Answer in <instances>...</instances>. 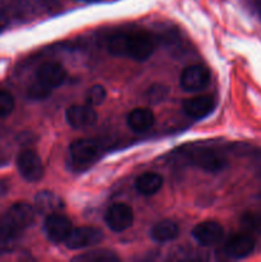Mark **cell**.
I'll list each match as a JSON object with an SVG mask.
<instances>
[{
  "label": "cell",
  "instance_id": "obj_1",
  "mask_svg": "<svg viewBox=\"0 0 261 262\" xmlns=\"http://www.w3.org/2000/svg\"><path fill=\"white\" fill-rule=\"evenodd\" d=\"M155 38L146 31L118 32L110 36L107 50L117 56H128L137 61H143L155 50Z\"/></svg>",
  "mask_w": 261,
  "mask_h": 262
},
{
  "label": "cell",
  "instance_id": "obj_14",
  "mask_svg": "<svg viewBox=\"0 0 261 262\" xmlns=\"http://www.w3.org/2000/svg\"><path fill=\"white\" fill-rule=\"evenodd\" d=\"M5 217L19 230L26 229L35 219V210L26 202H17L5 211Z\"/></svg>",
  "mask_w": 261,
  "mask_h": 262
},
{
  "label": "cell",
  "instance_id": "obj_3",
  "mask_svg": "<svg viewBox=\"0 0 261 262\" xmlns=\"http://www.w3.org/2000/svg\"><path fill=\"white\" fill-rule=\"evenodd\" d=\"M104 238V234L100 229L95 227H79L71 230L67 239L64 241L66 246L71 250H81V248L91 247L100 243Z\"/></svg>",
  "mask_w": 261,
  "mask_h": 262
},
{
  "label": "cell",
  "instance_id": "obj_16",
  "mask_svg": "<svg viewBox=\"0 0 261 262\" xmlns=\"http://www.w3.org/2000/svg\"><path fill=\"white\" fill-rule=\"evenodd\" d=\"M154 123H155V115L146 107H136L127 117V124L133 132H145L153 127Z\"/></svg>",
  "mask_w": 261,
  "mask_h": 262
},
{
  "label": "cell",
  "instance_id": "obj_21",
  "mask_svg": "<svg viewBox=\"0 0 261 262\" xmlns=\"http://www.w3.org/2000/svg\"><path fill=\"white\" fill-rule=\"evenodd\" d=\"M118 257L115 253L109 252V251H92L90 253H84V255L77 256L73 258V261H118Z\"/></svg>",
  "mask_w": 261,
  "mask_h": 262
},
{
  "label": "cell",
  "instance_id": "obj_5",
  "mask_svg": "<svg viewBox=\"0 0 261 262\" xmlns=\"http://www.w3.org/2000/svg\"><path fill=\"white\" fill-rule=\"evenodd\" d=\"M181 87L184 91L196 92L204 90L210 83V72L206 67L194 64L184 68L181 74Z\"/></svg>",
  "mask_w": 261,
  "mask_h": 262
},
{
  "label": "cell",
  "instance_id": "obj_11",
  "mask_svg": "<svg viewBox=\"0 0 261 262\" xmlns=\"http://www.w3.org/2000/svg\"><path fill=\"white\" fill-rule=\"evenodd\" d=\"M36 79L42 82L50 89H55L64 83L67 79V71L63 66L55 61H48L40 66L36 73Z\"/></svg>",
  "mask_w": 261,
  "mask_h": 262
},
{
  "label": "cell",
  "instance_id": "obj_17",
  "mask_svg": "<svg viewBox=\"0 0 261 262\" xmlns=\"http://www.w3.org/2000/svg\"><path fill=\"white\" fill-rule=\"evenodd\" d=\"M179 235V227L171 220L165 219L156 223L151 229V238L158 243H166L174 241Z\"/></svg>",
  "mask_w": 261,
  "mask_h": 262
},
{
  "label": "cell",
  "instance_id": "obj_12",
  "mask_svg": "<svg viewBox=\"0 0 261 262\" xmlns=\"http://www.w3.org/2000/svg\"><path fill=\"white\" fill-rule=\"evenodd\" d=\"M67 122L73 128H83L94 124L97 120V113L91 105H73L66 113Z\"/></svg>",
  "mask_w": 261,
  "mask_h": 262
},
{
  "label": "cell",
  "instance_id": "obj_22",
  "mask_svg": "<svg viewBox=\"0 0 261 262\" xmlns=\"http://www.w3.org/2000/svg\"><path fill=\"white\" fill-rule=\"evenodd\" d=\"M51 91H53V89H50L49 86L44 84L42 82L36 79L28 87V97L32 100H45L46 97L50 96Z\"/></svg>",
  "mask_w": 261,
  "mask_h": 262
},
{
  "label": "cell",
  "instance_id": "obj_2",
  "mask_svg": "<svg viewBox=\"0 0 261 262\" xmlns=\"http://www.w3.org/2000/svg\"><path fill=\"white\" fill-rule=\"evenodd\" d=\"M189 160L197 168L207 173H219L227 168V159L222 154L210 148H199L189 154Z\"/></svg>",
  "mask_w": 261,
  "mask_h": 262
},
{
  "label": "cell",
  "instance_id": "obj_13",
  "mask_svg": "<svg viewBox=\"0 0 261 262\" xmlns=\"http://www.w3.org/2000/svg\"><path fill=\"white\" fill-rule=\"evenodd\" d=\"M215 109V99L210 95L191 97L183 101V110L189 118L201 119Z\"/></svg>",
  "mask_w": 261,
  "mask_h": 262
},
{
  "label": "cell",
  "instance_id": "obj_4",
  "mask_svg": "<svg viewBox=\"0 0 261 262\" xmlns=\"http://www.w3.org/2000/svg\"><path fill=\"white\" fill-rule=\"evenodd\" d=\"M20 176L28 182H37L44 176V165L40 156L32 150H23L17 158Z\"/></svg>",
  "mask_w": 261,
  "mask_h": 262
},
{
  "label": "cell",
  "instance_id": "obj_25",
  "mask_svg": "<svg viewBox=\"0 0 261 262\" xmlns=\"http://www.w3.org/2000/svg\"><path fill=\"white\" fill-rule=\"evenodd\" d=\"M14 110V99L7 91H0V118H7Z\"/></svg>",
  "mask_w": 261,
  "mask_h": 262
},
{
  "label": "cell",
  "instance_id": "obj_20",
  "mask_svg": "<svg viewBox=\"0 0 261 262\" xmlns=\"http://www.w3.org/2000/svg\"><path fill=\"white\" fill-rule=\"evenodd\" d=\"M49 0H15V7L19 13L32 15L40 13L48 5Z\"/></svg>",
  "mask_w": 261,
  "mask_h": 262
},
{
  "label": "cell",
  "instance_id": "obj_6",
  "mask_svg": "<svg viewBox=\"0 0 261 262\" xmlns=\"http://www.w3.org/2000/svg\"><path fill=\"white\" fill-rule=\"evenodd\" d=\"M105 222L113 232H124L133 224L132 209L125 204L112 205L105 212Z\"/></svg>",
  "mask_w": 261,
  "mask_h": 262
},
{
  "label": "cell",
  "instance_id": "obj_15",
  "mask_svg": "<svg viewBox=\"0 0 261 262\" xmlns=\"http://www.w3.org/2000/svg\"><path fill=\"white\" fill-rule=\"evenodd\" d=\"M20 233L18 228H15L5 215H0V253H9L17 247L19 241Z\"/></svg>",
  "mask_w": 261,
  "mask_h": 262
},
{
  "label": "cell",
  "instance_id": "obj_23",
  "mask_svg": "<svg viewBox=\"0 0 261 262\" xmlns=\"http://www.w3.org/2000/svg\"><path fill=\"white\" fill-rule=\"evenodd\" d=\"M168 87L164 86V84L156 83L153 84L150 89L146 92V99L151 104H159V102L164 101L168 96Z\"/></svg>",
  "mask_w": 261,
  "mask_h": 262
},
{
  "label": "cell",
  "instance_id": "obj_24",
  "mask_svg": "<svg viewBox=\"0 0 261 262\" xmlns=\"http://www.w3.org/2000/svg\"><path fill=\"white\" fill-rule=\"evenodd\" d=\"M106 99V90L100 84H94L91 89L87 91L86 101L87 104L91 106H97V105L102 104Z\"/></svg>",
  "mask_w": 261,
  "mask_h": 262
},
{
  "label": "cell",
  "instance_id": "obj_9",
  "mask_svg": "<svg viewBox=\"0 0 261 262\" xmlns=\"http://www.w3.org/2000/svg\"><path fill=\"white\" fill-rule=\"evenodd\" d=\"M192 235L199 245L204 246V247H210V246L216 245L222 239L224 235V229L217 222L207 220V222L197 224L192 229Z\"/></svg>",
  "mask_w": 261,
  "mask_h": 262
},
{
  "label": "cell",
  "instance_id": "obj_19",
  "mask_svg": "<svg viewBox=\"0 0 261 262\" xmlns=\"http://www.w3.org/2000/svg\"><path fill=\"white\" fill-rule=\"evenodd\" d=\"M35 204L36 207L40 210V212H53L64 206L60 197L49 191L40 192V193L36 196Z\"/></svg>",
  "mask_w": 261,
  "mask_h": 262
},
{
  "label": "cell",
  "instance_id": "obj_10",
  "mask_svg": "<svg viewBox=\"0 0 261 262\" xmlns=\"http://www.w3.org/2000/svg\"><path fill=\"white\" fill-rule=\"evenodd\" d=\"M255 250V241L248 234H235L227 241L224 246V252L228 257L245 258L250 256Z\"/></svg>",
  "mask_w": 261,
  "mask_h": 262
},
{
  "label": "cell",
  "instance_id": "obj_8",
  "mask_svg": "<svg viewBox=\"0 0 261 262\" xmlns=\"http://www.w3.org/2000/svg\"><path fill=\"white\" fill-rule=\"evenodd\" d=\"M72 161L79 168H84L94 163L99 156V146L90 140H77L71 145Z\"/></svg>",
  "mask_w": 261,
  "mask_h": 262
},
{
  "label": "cell",
  "instance_id": "obj_7",
  "mask_svg": "<svg viewBox=\"0 0 261 262\" xmlns=\"http://www.w3.org/2000/svg\"><path fill=\"white\" fill-rule=\"evenodd\" d=\"M44 228H45V233L48 238L54 243L64 242L69 235V233H71V230L73 229L71 219L61 214H56V212L48 215Z\"/></svg>",
  "mask_w": 261,
  "mask_h": 262
},
{
  "label": "cell",
  "instance_id": "obj_18",
  "mask_svg": "<svg viewBox=\"0 0 261 262\" xmlns=\"http://www.w3.org/2000/svg\"><path fill=\"white\" fill-rule=\"evenodd\" d=\"M135 186L143 196H153L163 187V178L158 173H143L136 179Z\"/></svg>",
  "mask_w": 261,
  "mask_h": 262
}]
</instances>
